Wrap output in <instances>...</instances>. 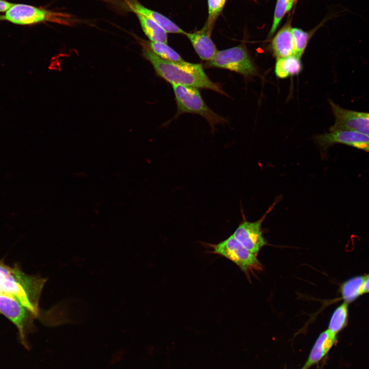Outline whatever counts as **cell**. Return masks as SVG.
Listing matches in <instances>:
<instances>
[{"instance_id":"1","label":"cell","mask_w":369,"mask_h":369,"mask_svg":"<svg viewBox=\"0 0 369 369\" xmlns=\"http://www.w3.org/2000/svg\"><path fill=\"white\" fill-rule=\"evenodd\" d=\"M142 54L150 63L156 74L171 85H180L197 89L210 90L227 95L218 83L212 81L200 64L186 61H170L154 54L142 42Z\"/></svg>"},{"instance_id":"2","label":"cell","mask_w":369,"mask_h":369,"mask_svg":"<svg viewBox=\"0 0 369 369\" xmlns=\"http://www.w3.org/2000/svg\"><path fill=\"white\" fill-rule=\"evenodd\" d=\"M47 279L30 275L17 263L13 266L0 260V293L15 297L37 317L40 316L39 300Z\"/></svg>"},{"instance_id":"3","label":"cell","mask_w":369,"mask_h":369,"mask_svg":"<svg viewBox=\"0 0 369 369\" xmlns=\"http://www.w3.org/2000/svg\"><path fill=\"white\" fill-rule=\"evenodd\" d=\"M0 20L19 25H30L48 22L70 26L76 22L75 18L69 14L23 4H14L4 15H0Z\"/></svg>"},{"instance_id":"4","label":"cell","mask_w":369,"mask_h":369,"mask_svg":"<svg viewBox=\"0 0 369 369\" xmlns=\"http://www.w3.org/2000/svg\"><path fill=\"white\" fill-rule=\"evenodd\" d=\"M177 105L176 116L189 113L203 117L213 132L217 124L227 122V119L211 110L204 101L197 88L180 85H172Z\"/></svg>"},{"instance_id":"5","label":"cell","mask_w":369,"mask_h":369,"mask_svg":"<svg viewBox=\"0 0 369 369\" xmlns=\"http://www.w3.org/2000/svg\"><path fill=\"white\" fill-rule=\"evenodd\" d=\"M206 66L230 70L247 78L258 73L250 53L243 45L217 51L214 57L207 61Z\"/></svg>"},{"instance_id":"6","label":"cell","mask_w":369,"mask_h":369,"mask_svg":"<svg viewBox=\"0 0 369 369\" xmlns=\"http://www.w3.org/2000/svg\"><path fill=\"white\" fill-rule=\"evenodd\" d=\"M0 314L15 326L20 342L28 348L27 337L34 329V320L37 316L15 297L3 293H0Z\"/></svg>"},{"instance_id":"7","label":"cell","mask_w":369,"mask_h":369,"mask_svg":"<svg viewBox=\"0 0 369 369\" xmlns=\"http://www.w3.org/2000/svg\"><path fill=\"white\" fill-rule=\"evenodd\" d=\"M209 245L213 253L232 261L247 275L262 270V265L257 256L244 248L233 235L218 243Z\"/></svg>"},{"instance_id":"8","label":"cell","mask_w":369,"mask_h":369,"mask_svg":"<svg viewBox=\"0 0 369 369\" xmlns=\"http://www.w3.org/2000/svg\"><path fill=\"white\" fill-rule=\"evenodd\" d=\"M278 201L279 198L275 200L258 220L249 221L244 218L232 234L240 244L256 256L267 244L262 231V222Z\"/></svg>"},{"instance_id":"9","label":"cell","mask_w":369,"mask_h":369,"mask_svg":"<svg viewBox=\"0 0 369 369\" xmlns=\"http://www.w3.org/2000/svg\"><path fill=\"white\" fill-rule=\"evenodd\" d=\"M335 117L330 131L351 130L369 135V113L344 109L329 100Z\"/></svg>"},{"instance_id":"10","label":"cell","mask_w":369,"mask_h":369,"mask_svg":"<svg viewBox=\"0 0 369 369\" xmlns=\"http://www.w3.org/2000/svg\"><path fill=\"white\" fill-rule=\"evenodd\" d=\"M315 139L323 150L335 144H342L369 153V135L354 130L330 131L317 135Z\"/></svg>"},{"instance_id":"11","label":"cell","mask_w":369,"mask_h":369,"mask_svg":"<svg viewBox=\"0 0 369 369\" xmlns=\"http://www.w3.org/2000/svg\"><path fill=\"white\" fill-rule=\"evenodd\" d=\"M212 31L204 24L199 30L184 34L191 42L196 53L202 60H210L217 52L215 45L211 38Z\"/></svg>"},{"instance_id":"12","label":"cell","mask_w":369,"mask_h":369,"mask_svg":"<svg viewBox=\"0 0 369 369\" xmlns=\"http://www.w3.org/2000/svg\"><path fill=\"white\" fill-rule=\"evenodd\" d=\"M125 7L127 10L135 14H140L146 16L158 24L167 33L181 34L186 33L171 20L162 14L151 10L142 5L137 0H125Z\"/></svg>"},{"instance_id":"13","label":"cell","mask_w":369,"mask_h":369,"mask_svg":"<svg viewBox=\"0 0 369 369\" xmlns=\"http://www.w3.org/2000/svg\"><path fill=\"white\" fill-rule=\"evenodd\" d=\"M336 340V334L329 329L322 332L316 340L302 369H309L318 363L328 353Z\"/></svg>"},{"instance_id":"14","label":"cell","mask_w":369,"mask_h":369,"mask_svg":"<svg viewBox=\"0 0 369 369\" xmlns=\"http://www.w3.org/2000/svg\"><path fill=\"white\" fill-rule=\"evenodd\" d=\"M271 49L277 59L295 55L292 28L286 23L275 34L271 42Z\"/></svg>"},{"instance_id":"15","label":"cell","mask_w":369,"mask_h":369,"mask_svg":"<svg viewBox=\"0 0 369 369\" xmlns=\"http://www.w3.org/2000/svg\"><path fill=\"white\" fill-rule=\"evenodd\" d=\"M302 70L300 58L295 55L277 59L275 66V74L280 79L299 74Z\"/></svg>"},{"instance_id":"16","label":"cell","mask_w":369,"mask_h":369,"mask_svg":"<svg viewBox=\"0 0 369 369\" xmlns=\"http://www.w3.org/2000/svg\"><path fill=\"white\" fill-rule=\"evenodd\" d=\"M145 35L151 42L168 43L167 32L152 19L140 14H136Z\"/></svg>"},{"instance_id":"17","label":"cell","mask_w":369,"mask_h":369,"mask_svg":"<svg viewBox=\"0 0 369 369\" xmlns=\"http://www.w3.org/2000/svg\"><path fill=\"white\" fill-rule=\"evenodd\" d=\"M364 280V276H356L347 280L341 285L340 293L345 302H351L362 294Z\"/></svg>"},{"instance_id":"18","label":"cell","mask_w":369,"mask_h":369,"mask_svg":"<svg viewBox=\"0 0 369 369\" xmlns=\"http://www.w3.org/2000/svg\"><path fill=\"white\" fill-rule=\"evenodd\" d=\"M144 42L154 54L163 59L174 62L184 61L180 55L167 44L151 41Z\"/></svg>"},{"instance_id":"19","label":"cell","mask_w":369,"mask_h":369,"mask_svg":"<svg viewBox=\"0 0 369 369\" xmlns=\"http://www.w3.org/2000/svg\"><path fill=\"white\" fill-rule=\"evenodd\" d=\"M347 317V303L344 302L334 311L329 323L328 329L336 334L345 327Z\"/></svg>"},{"instance_id":"20","label":"cell","mask_w":369,"mask_h":369,"mask_svg":"<svg viewBox=\"0 0 369 369\" xmlns=\"http://www.w3.org/2000/svg\"><path fill=\"white\" fill-rule=\"evenodd\" d=\"M292 33L295 49V55L301 58L308 46L311 36V33L305 32L297 28H292Z\"/></svg>"},{"instance_id":"21","label":"cell","mask_w":369,"mask_h":369,"mask_svg":"<svg viewBox=\"0 0 369 369\" xmlns=\"http://www.w3.org/2000/svg\"><path fill=\"white\" fill-rule=\"evenodd\" d=\"M226 0H208V17L205 24L212 32L215 22L222 11Z\"/></svg>"},{"instance_id":"22","label":"cell","mask_w":369,"mask_h":369,"mask_svg":"<svg viewBox=\"0 0 369 369\" xmlns=\"http://www.w3.org/2000/svg\"><path fill=\"white\" fill-rule=\"evenodd\" d=\"M289 11L288 0H277L272 26L269 34L270 37H271L275 33L282 18Z\"/></svg>"},{"instance_id":"23","label":"cell","mask_w":369,"mask_h":369,"mask_svg":"<svg viewBox=\"0 0 369 369\" xmlns=\"http://www.w3.org/2000/svg\"><path fill=\"white\" fill-rule=\"evenodd\" d=\"M13 3L5 0H0V12H6L13 5Z\"/></svg>"},{"instance_id":"24","label":"cell","mask_w":369,"mask_h":369,"mask_svg":"<svg viewBox=\"0 0 369 369\" xmlns=\"http://www.w3.org/2000/svg\"><path fill=\"white\" fill-rule=\"evenodd\" d=\"M369 292V274L364 276V280L362 286V294Z\"/></svg>"},{"instance_id":"25","label":"cell","mask_w":369,"mask_h":369,"mask_svg":"<svg viewBox=\"0 0 369 369\" xmlns=\"http://www.w3.org/2000/svg\"><path fill=\"white\" fill-rule=\"evenodd\" d=\"M289 1V11L291 10L292 7H293L294 4L296 1V0H288Z\"/></svg>"}]
</instances>
